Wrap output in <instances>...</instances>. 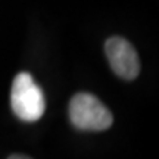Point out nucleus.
Here are the masks:
<instances>
[{
    "label": "nucleus",
    "instance_id": "obj_1",
    "mask_svg": "<svg viewBox=\"0 0 159 159\" xmlns=\"http://www.w3.org/2000/svg\"><path fill=\"white\" fill-rule=\"evenodd\" d=\"M11 108L13 114L25 122H35L44 114V94L28 72H19L13 80Z\"/></svg>",
    "mask_w": 159,
    "mask_h": 159
},
{
    "label": "nucleus",
    "instance_id": "obj_2",
    "mask_svg": "<svg viewBox=\"0 0 159 159\" xmlns=\"http://www.w3.org/2000/svg\"><path fill=\"white\" fill-rule=\"evenodd\" d=\"M69 119L74 127L84 131H105L114 122L111 111L90 93H77L71 99Z\"/></svg>",
    "mask_w": 159,
    "mask_h": 159
},
{
    "label": "nucleus",
    "instance_id": "obj_3",
    "mask_svg": "<svg viewBox=\"0 0 159 159\" xmlns=\"http://www.w3.org/2000/svg\"><path fill=\"white\" fill-rule=\"evenodd\" d=\"M105 53L111 68L119 78L131 81L140 74V59L134 46L122 37H111L105 43Z\"/></svg>",
    "mask_w": 159,
    "mask_h": 159
},
{
    "label": "nucleus",
    "instance_id": "obj_4",
    "mask_svg": "<svg viewBox=\"0 0 159 159\" xmlns=\"http://www.w3.org/2000/svg\"><path fill=\"white\" fill-rule=\"evenodd\" d=\"M7 159H31L30 156H27V155H11Z\"/></svg>",
    "mask_w": 159,
    "mask_h": 159
}]
</instances>
